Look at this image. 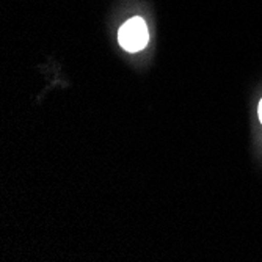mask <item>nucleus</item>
Masks as SVG:
<instances>
[{
	"mask_svg": "<svg viewBox=\"0 0 262 262\" xmlns=\"http://www.w3.org/2000/svg\"><path fill=\"white\" fill-rule=\"evenodd\" d=\"M118 41L123 46V49L127 52H138L145 49V46L149 41V33L145 20L141 17H132L120 29Z\"/></svg>",
	"mask_w": 262,
	"mask_h": 262,
	"instance_id": "1",
	"label": "nucleus"
},
{
	"mask_svg": "<svg viewBox=\"0 0 262 262\" xmlns=\"http://www.w3.org/2000/svg\"><path fill=\"white\" fill-rule=\"evenodd\" d=\"M259 120H260V123H262V101H260V104H259Z\"/></svg>",
	"mask_w": 262,
	"mask_h": 262,
	"instance_id": "2",
	"label": "nucleus"
}]
</instances>
